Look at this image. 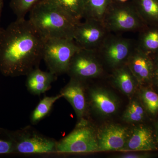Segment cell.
<instances>
[{
  "label": "cell",
  "instance_id": "1",
  "mask_svg": "<svg viewBox=\"0 0 158 158\" xmlns=\"http://www.w3.org/2000/svg\"><path fill=\"white\" fill-rule=\"evenodd\" d=\"M45 40L29 19H16L0 33V72L19 77L39 68Z\"/></svg>",
  "mask_w": 158,
  "mask_h": 158
},
{
  "label": "cell",
  "instance_id": "2",
  "mask_svg": "<svg viewBox=\"0 0 158 158\" xmlns=\"http://www.w3.org/2000/svg\"><path fill=\"white\" fill-rule=\"evenodd\" d=\"M29 20L45 39H73L79 22L54 0H43L30 11Z\"/></svg>",
  "mask_w": 158,
  "mask_h": 158
},
{
  "label": "cell",
  "instance_id": "3",
  "mask_svg": "<svg viewBox=\"0 0 158 158\" xmlns=\"http://www.w3.org/2000/svg\"><path fill=\"white\" fill-rule=\"evenodd\" d=\"M80 48L73 39H45L43 59L49 71L59 76L67 73L71 60Z\"/></svg>",
  "mask_w": 158,
  "mask_h": 158
},
{
  "label": "cell",
  "instance_id": "4",
  "mask_svg": "<svg viewBox=\"0 0 158 158\" xmlns=\"http://www.w3.org/2000/svg\"><path fill=\"white\" fill-rule=\"evenodd\" d=\"M102 22L109 32H139L147 26L132 2L113 1Z\"/></svg>",
  "mask_w": 158,
  "mask_h": 158
},
{
  "label": "cell",
  "instance_id": "5",
  "mask_svg": "<svg viewBox=\"0 0 158 158\" xmlns=\"http://www.w3.org/2000/svg\"><path fill=\"white\" fill-rule=\"evenodd\" d=\"M57 153H88L98 152L96 131L85 118L78 122L74 129L59 141Z\"/></svg>",
  "mask_w": 158,
  "mask_h": 158
},
{
  "label": "cell",
  "instance_id": "6",
  "mask_svg": "<svg viewBox=\"0 0 158 158\" xmlns=\"http://www.w3.org/2000/svg\"><path fill=\"white\" fill-rule=\"evenodd\" d=\"M11 141L14 152L23 154L57 153V141L44 135L30 126L15 132Z\"/></svg>",
  "mask_w": 158,
  "mask_h": 158
},
{
  "label": "cell",
  "instance_id": "7",
  "mask_svg": "<svg viewBox=\"0 0 158 158\" xmlns=\"http://www.w3.org/2000/svg\"><path fill=\"white\" fill-rule=\"evenodd\" d=\"M136 45L131 40L109 34L96 51L100 59L113 70L126 64Z\"/></svg>",
  "mask_w": 158,
  "mask_h": 158
},
{
  "label": "cell",
  "instance_id": "8",
  "mask_svg": "<svg viewBox=\"0 0 158 158\" xmlns=\"http://www.w3.org/2000/svg\"><path fill=\"white\" fill-rule=\"evenodd\" d=\"M102 65L96 51L81 48L71 60L68 74L70 78L86 82L101 75Z\"/></svg>",
  "mask_w": 158,
  "mask_h": 158
},
{
  "label": "cell",
  "instance_id": "9",
  "mask_svg": "<svg viewBox=\"0 0 158 158\" xmlns=\"http://www.w3.org/2000/svg\"><path fill=\"white\" fill-rule=\"evenodd\" d=\"M77 25L73 40L79 47L97 51L110 34L102 22L93 19H85Z\"/></svg>",
  "mask_w": 158,
  "mask_h": 158
},
{
  "label": "cell",
  "instance_id": "10",
  "mask_svg": "<svg viewBox=\"0 0 158 158\" xmlns=\"http://www.w3.org/2000/svg\"><path fill=\"white\" fill-rule=\"evenodd\" d=\"M96 132L98 152L122 151L130 132L120 125L109 123L102 126Z\"/></svg>",
  "mask_w": 158,
  "mask_h": 158
},
{
  "label": "cell",
  "instance_id": "11",
  "mask_svg": "<svg viewBox=\"0 0 158 158\" xmlns=\"http://www.w3.org/2000/svg\"><path fill=\"white\" fill-rule=\"evenodd\" d=\"M85 82L70 78L68 84L61 89L59 93L71 105L78 121L85 119L88 112V96Z\"/></svg>",
  "mask_w": 158,
  "mask_h": 158
},
{
  "label": "cell",
  "instance_id": "12",
  "mask_svg": "<svg viewBox=\"0 0 158 158\" xmlns=\"http://www.w3.org/2000/svg\"><path fill=\"white\" fill-rule=\"evenodd\" d=\"M126 64L136 79L138 85L152 82L154 68L152 57L138 48L137 45Z\"/></svg>",
  "mask_w": 158,
  "mask_h": 158
},
{
  "label": "cell",
  "instance_id": "13",
  "mask_svg": "<svg viewBox=\"0 0 158 158\" xmlns=\"http://www.w3.org/2000/svg\"><path fill=\"white\" fill-rule=\"evenodd\" d=\"M88 105L102 116H110L117 112L118 102L116 96L104 88H90L88 92Z\"/></svg>",
  "mask_w": 158,
  "mask_h": 158
},
{
  "label": "cell",
  "instance_id": "14",
  "mask_svg": "<svg viewBox=\"0 0 158 158\" xmlns=\"http://www.w3.org/2000/svg\"><path fill=\"white\" fill-rule=\"evenodd\" d=\"M152 131L145 125L138 126L129 133L122 152H146L157 149Z\"/></svg>",
  "mask_w": 158,
  "mask_h": 158
},
{
  "label": "cell",
  "instance_id": "15",
  "mask_svg": "<svg viewBox=\"0 0 158 158\" xmlns=\"http://www.w3.org/2000/svg\"><path fill=\"white\" fill-rule=\"evenodd\" d=\"M26 87L32 94L40 95L49 90L56 76L50 71L34 69L27 75Z\"/></svg>",
  "mask_w": 158,
  "mask_h": 158
},
{
  "label": "cell",
  "instance_id": "16",
  "mask_svg": "<svg viewBox=\"0 0 158 158\" xmlns=\"http://www.w3.org/2000/svg\"><path fill=\"white\" fill-rule=\"evenodd\" d=\"M112 81L122 93L128 97L134 94L138 85L126 64L113 69Z\"/></svg>",
  "mask_w": 158,
  "mask_h": 158
},
{
  "label": "cell",
  "instance_id": "17",
  "mask_svg": "<svg viewBox=\"0 0 158 158\" xmlns=\"http://www.w3.org/2000/svg\"><path fill=\"white\" fill-rule=\"evenodd\" d=\"M136 45L151 56L158 53V26H147L139 32Z\"/></svg>",
  "mask_w": 158,
  "mask_h": 158
},
{
  "label": "cell",
  "instance_id": "18",
  "mask_svg": "<svg viewBox=\"0 0 158 158\" xmlns=\"http://www.w3.org/2000/svg\"><path fill=\"white\" fill-rule=\"evenodd\" d=\"M133 5L147 26H158V0H133Z\"/></svg>",
  "mask_w": 158,
  "mask_h": 158
},
{
  "label": "cell",
  "instance_id": "19",
  "mask_svg": "<svg viewBox=\"0 0 158 158\" xmlns=\"http://www.w3.org/2000/svg\"><path fill=\"white\" fill-rule=\"evenodd\" d=\"M113 0H84V18H90L102 21L105 14Z\"/></svg>",
  "mask_w": 158,
  "mask_h": 158
},
{
  "label": "cell",
  "instance_id": "20",
  "mask_svg": "<svg viewBox=\"0 0 158 158\" xmlns=\"http://www.w3.org/2000/svg\"><path fill=\"white\" fill-rule=\"evenodd\" d=\"M62 97L60 93L56 96L44 97L40 101L32 112L31 116V123L33 124H37L45 118L50 112L54 103Z\"/></svg>",
  "mask_w": 158,
  "mask_h": 158
},
{
  "label": "cell",
  "instance_id": "21",
  "mask_svg": "<svg viewBox=\"0 0 158 158\" xmlns=\"http://www.w3.org/2000/svg\"><path fill=\"white\" fill-rule=\"evenodd\" d=\"M65 12L77 21L85 16L84 0H54Z\"/></svg>",
  "mask_w": 158,
  "mask_h": 158
},
{
  "label": "cell",
  "instance_id": "22",
  "mask_svg": "<svg viewBox=\"0 0 158 158\" xmlns=\"http://www.w3.org/2000/svg\"><path fill=\"white\" fill-rule=\"evenodd\" d=\"M145 114L143 106L138 101L134 99L128 105L122 118L128 123H138L144 119Z\"/></svg>",
  "mask_w": 158,
  "mask_h": 158
},
{
  "label": "cell",
  "instance_id": "23",
  "mask_svg": "<svg viewBox=\"0 0 158 158\" xmlns=\"http://www.w3.org/2000/svg\"><path fill=\"white\" fill-rule=\"evenodd\" d=\"M43 0H11L10 7L17 19L25 18L28 12Z\"/></svg>",
  "mask_w": 158,
  "mask_h": 158
},
{
  "label": "cell",
  "instance_id": "24",
  "mask_svg": "<svg viewBox=\"0 0 158 158\" xmlns=\"http://www.w3.org/2000/svg\"><path fill=\"white\" fill-rule=\"evenodd\" d=\"M140 97L147 111L152 115L158 113V94L153 90L144 88L140 93Z\"/></svg>",
  "mask_w": 158,
  "mask_h": 158
},
{
  "label": "cell",
  "instance_id": "25",
  "mask_svg": "<svg viewBox=\"0 0 158 158\" xmlns=\"http://www.w3.org/2000/svg\"><path fill=\"white\" fill-rule=\"evenodd\" d=\"M14 152V146L12 141L0 139V154Z\"/></svg>",
  "mask_w": 158,
  "mask_h": 158
},
{
  "label": "cell",
  "instance_id": "26",
  "mask_svg": "<svg viewBox=\"0 0 158 158\" xmlns=\"http://www.w3.org/2000/svg\"><path fill=\"white\" fill-rule=\"evenodd\" d=\"M151 156L147 153H137L135 152H127L126 153L117 156L116 157L119 158H146L149 157Z\"/></svg>",
  "mask_w": 158,
  "mask_h": 158
},
{
  "label": "cell",
  "instance_id": "27",
  "mask_svg": "<svg viewBox=\"0 0 158 158\" xmlns=\"http://www.w3.org/2000/svg\"><path fill=\"white\" fill-rule=\"evenodd\" d=\"M153 61L154 68L152 81L158 87V53L152 56Z\"/></svg>",
  "mask_w": 158,
  "mask_h": 158
},
{
  "label": "cell",
  "instance_id": "28",
  "mask_svg": "<svg viewBox=\"0 0 158 158\" xmlns=\"http://www.w3.org/2000/svg\"><path fill=\"white\" fill-rule=\"evenodd\" d=\"M156 141L157 144V145L158 146V120L156 124Z\"/></svg>",
  "mask_w": 158,
  "mask_h": 158
},
{
  "label": "cell",
  "instance_id": "29",
  "mask_svg": "<svg viewBox=\"0 0 158 158\" xmlns=\"http://www.w3.org/2000/svg\"><path fill=\"white\" fill-rule=\"evenodd\" d=\"M4 3L3 0H0V19H1V14H2V10Z\"/></svg>",
  "mask_w": 158,
  "mask_h": 158
},
{
  "label": "cell",
  "instance_id": "30",
  "mask_svg": "<svg viewBox=\"0 0 158 158\" xmlns=\"http://www.w3.org/2000/svg\"><path fill=\"white\" fill-rule=\"evenodd\" d=\"M117 2H119L124 3L126 2L128 0H116Z\"/></svg>",
  "mask_w": 158,
  "mask_h": 158
},
{
  "label": "cell",
  "instance_id": "31",
  "mask_svg": "<svg viewBox=\"0 0 158 158\" xmlns=\"http://www.w3.org/2000/svg\"><path fill=\"white\" fill-rule=\"evenodd\" d=\"M2 28L0 27V33H1V31H2Z\"/></svg>",
  "mask_w": 158,
  "mask_h": 158
}]
</instances>
